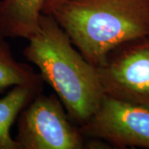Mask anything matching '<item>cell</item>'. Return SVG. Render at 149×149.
<instances>
[{"label": "cell", "instance_id": "obj_4", "mask_svg": "<svg viewBox=\"0 0 149 149\" xmlns=\"http://www.w3.org/2000/svg\"><path fill=\"white\" fill-rule=\"evenodd\" d=\"M97 70L105 95L149 104V34L113 49Z\"/></svg>", "mask_w": 149, "mask_h": 149}, {"label": "cell", "instance_id": "obj_9", "mask_svg": "<svg viewBox=\"0 0 149 149\" xmlns=\"http://www.w3.org/2000/svg\"><path fill=\"white\" fill-rule=\"evenodd\" d=\"M65 0H47L46 1V3L44 5V8H43L42 13H46L47 12L49 9H51L52 7L56 6V4H58L60 3L63 2Z\"/></svg>", "mask_w": 149, "mask_h": 149}, {"label": "cell", "instance_id": "obj_2", "mask_svg": "<svg viewBox=\"0 0 149 149\" xmlns=\"http://www.w3.org/2000/svg\"><path fill=\"white\" fill-rule=\"evenodd\" d=\"M44 13L95 67L118 46L149 34V0H65Z\"/></svg>", "mask_w": 149, "mask_h": 149}, {"label": "cell", "instance_id": "obj_1", "mask_svg": "<svg viewBox=\"0 0 149 149\" xmlns=\"http://www.w3.org/2000/svg\"><path fill=\"white\" fill-rule=\"evenodd\" d=\"M27 40L23 56L37 65L43 81L53 89L71 120L83 125L104 96L97 67L74 47L52 14L42 13L37 31Z\"/></svg>", "mask_w": 149, "mask_h": 149}, {"label": "cell", "instance_id": "obj_6", "mask_svg": "<svg viewBox=\"0 0 149 149\" xmlns=\"http://www.w3.org/2000/svg\"><path fill=\"white\" fill-rule=\"evenodd\" d=\"M47 0H1L0 34L28 39L38 27Z\"/></svg>", "mask_w": 149, "mask_h": 149}, {"label": "cell", "instance_id": "obj_7", "mask_svg": "<svg viewBox=\"0 0 149 149\" xmlns=\"http://www.w3.org/2000/svg\"><path fill=\"white\" fill-rule=\"evenodd\" d=\"M40 93L42 91L32 87L16 85L0 99V149H20L11 137V127L22 110Z\"/></svg>", "mask_w": 149, "mask_h": 149}, {"label": "cell", "instance_id": "obj_5", "mask_svg": "<svg viewBox=\"0 0 149 149\" xmlns=\"http://www.w3.org/2000/svg\"><path fill=\"white\" fill-rule=\"evenodd\" d=\"M79 128L85 138L102 140L112 148H149V104L104 95L95 113Z\"/></svg>", "mask_w": 149, "mask_h": 149}, {"label": "cell", "instance_id": "obj_8", "mask_svg": "<svg viewBox=\"0 0 149 149\" xmlns=\"http://www.w3.org/2000/svg\"><path fill=\"white\" fill-rule=\"evenodd\" d=\"M43 82L40 74H37L30 65L14 58L5 37L0 34V93L16 85L42 91Z\"/></svg>", "mask_w": 149, "mask_h": 149}, {"label": "cell", "instance_id": "obj_3", "mask_svg": "<svg viewBox=\"0 0 149 149\" xmlns=\"http://www.w3.org/2000/svg\"><path fill=\"white\" fill-rule=\"evenodd\" d=\"M65 109L56 94H38L17 118L20 149L85 148L86 138Z\"/></svg>", "mask_w": 149, "mask_h": 149}]
</instances>
